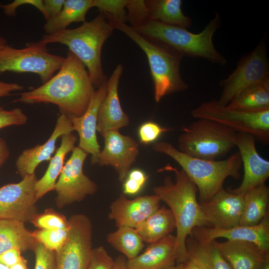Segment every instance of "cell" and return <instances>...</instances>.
<instances>
[{
	"mask_svg": "<svg viewBox=\"0 0 269 269\" xmlns=\"http://www.w3.org/2000/svg\"><path fill=\"white\" fill-rule=\"evenodd\" d=\"M95 91L84 64L68 51L58 72L37 88L20 93L13 102L52 103L61 114L78 117L86 111Z\"/></svg>",
	"mask_w": 269,
	"mask_h": 269,
	"instance_id": "6da1fadb",
	"label": "cell"
},
{
	"mask_svg": "<svg viewBox=\"0 0 269 269\" xmlns=\"http://www.w3.org/2000/svg\"><path fill=\"white\" fill-rule=\"evenodd\" d=\"M175 176L173 181L166 176L163 184L153 188L154 194L165 203L172 213L176 223L175 254L177 264L184 263L188 259L186 241L194 228L211 227L206 220L196 197L197 188L184 171L170 165L165 167Z\"/></svg>",
	"mask_w": 269,
	"mask_h": 269,
	"instance_id": "7a4b0ae2",
	"label": "cell"
},
{
	"mask_svg": "<svg viewBox=\"0 0 269 269\" xmlns=\"http://www.w3.org/2000/svg\"><path fill=\"white\" fill-rule=\"evenodd\" d=\"M113 31L105 15L100 12L93 19L77 28L45 34L39 41L45 45L58 43L67 46L86 66L94 88L98 89L108 80L102 68L101 52Z\"/></svg>",
	"mask_w": 269,
	"mask_h": 269,
	"instance_id": "3957f363",
	"label": "cell"
},
{
	"mask_svg": "<svg viewBox=\"0 0 269 269\" xmlns=\"http://www.w3.org/2000/svg\"><path fill=\"white\" fill-rule=\"evenodd\" d=\"M221 24V16L216 12L214 18L198 33L191 32L185 28L151 20L133 28L145 38L164 45L183 56L201 58L223 66L227 61L217 51L213 42V36Z\"/></svg>",
	"mask_w": 269,
	"mask_h": 269,
	"instance_id": "277c9868",
	"label": "cell"
},
{
	"mask_svg": "<svg viewBox=\"0 0 269 269\" xmlns=\"http://www.w3.org/2000/svg\"><path fill=\"white\" fill-rule=\"evenodd\" d=\"M154 151L165 154L176 161L196 185L199 192V203L208 201L223 189L228 177L238 179L242 162L238 151L228 158L210 160L185 154L166 141L155 142Z\"/></svg>",
	"mask_w": 269,
	"mask_h": 269,
	"instance_id": "5b68a950",
	"label": "cell"
},
{
	"mask_svg": "<svg viewBox=\"0 0 269 269\" xmlns=\"http://www.w3.org/2000/svg\"><path fill=\"white\" fill-rule=\"evenodd\" d=\"M111 26L124 33L145 54L153 83L154 99L158 103L164 96L184 91L188 85L180 73L183 56L172 49L143 36L127 23L107 17Z\"/></svg>",
	"mask_w": 269,
	"mask_h": 269,
	"instance_id": "8992f818",
	"label": "cell"
},
{
	"mask_svg": "<svg viewBox=\"0 0 269 269\" xmlns=\"http://www.w3.org/2000/svg\"><path fill=\"white\" fill-rule=\"evenodd\" d=\"M182 131L178 149L193 157L215 160L236 147L237 133L212 121L199 119Z\"/></svg>",
	"mask_w": 269,
	"mask_h": 269,
	"instance_id": "52a82bcc",
	"label": "cell"
},
{
	"mask_svg": "<svg viewBox=\"0 0 269 269\" xmlns=\"http://www.w3.org/2000/svg\"><path fill=\"white\" fill-rule=\"evenodd\" d=\"M194 118L214 121L237 133L253 135L263 143L269 142V110L248 112L221 104L217 100L202 103L192 110Z\"/></svg>",
	"mask_w": 269,
	"mask_h": 269,
	"instance_id": "ba28073f",
	"label": "cell"
},
{
	"mask_svg": "<svg viewBox=\"0 0 269 269\" xmlns=\"http://www.w3.org/2000/svg\"><path fill=\"white\" fill-rule=\"evenodd\" d=\"M64 59L65 57L50 53L46 45L39 41L28 43L20 49L7 45L0 50V73L36 74L43 84L61 68Z\"/></svg>",
	"mask_w": 269,
	"mask_h": 269,
	"instance_id": "9c48e42d",
	"label": "cell"
},
{
	"mask_svg": "<svg viewBox=\"0 0 269 269\" xmlns=\"http://www.w3.org/2000/svg\"><path fill=\"white\" fill-rule=\"evenodd\" d=\"M269 79V62L267 46L263 40L249 53L242 57L236 69L220 81L222 92L218 102L227 105L243 90Z\"/></svg>",
	"mask_w": 269,
	"mask_h": 269,
	"instance_id": "30bf717a",
	"label": "cell"
},
{
	"mask_svg": "<svg viewBox=\"0 0 269 269\" xmlns=\"http://www.w3.org/2000/svg\"><path fill=\"white\" fill-rule=\"evenodd\" d=\"M68 220V237L56 252V269H88L93 250L91 220L82 214L73 215Z\"/></svg>",
	"mask_w": 269,
	"mask_h": 269,
	"instance_id": "8fae6325",
	"label": "cell"
},
{
	"mask_svg": "<svg viewBox=\"0 0 269 269\" xmlns=\"http://www.w3.org/2000/svg\"><path fill=\"white\" fill-rule=\"evenodd\" d=\"M88 155L79 146L72 151L55 186V200L58 208L81 201L96 192L97 184L83 172L84 163Z\"/></svg>",
	"mask_w": 269,
	"mask_h": 269,
	"instance_id": "7c38bea8",
	"label": "cell"
},
{
	"mask_svg": "<svg viewBox=\"0 0 269 269\" xmlns=\"http://www.w3.org/2000/svg\"><path fill=\"white\" fill-rule=\"evenodd\" d=\"M16 183L0 188V220L31 221L39 214L36 198L35 173L25 176Z\"/></svg>",
	"mask_w": 269,
	"mask_h": 269,
	"instance_id": "4fadbf2b",
	"label": "cell"
},
{
	"mask_svg": "<svg viewBox=\"0 0 269 269\" xmlns=\"http://www.w3.org/2000/svg\"><path fill=\"white\" fill-rule=\"evenodd\" d=\"M103 136L105 144L97 164L100 166H112L118 173L119 180L123 183L138 155V143L119 130L109 131Z\"/></svg>",
	"mask_w": 269,
	"mask_h": 269,
	"instance_id": "5bb4252c",
	"label": "cell"
},
{
	"mask_svg": "<svg viewBox=\"0 0 269 269\" xmlns=\"http://www.w3.org/2000/svg\"><path fill=\"white\" fill-rule=\"evenodd\" d=\"M255 137L250 134L237 133L236 147L244 167V177L239 187L230 191L244 195L249 191L265 184L269 177V161L258 153Z\"/></svg>",
	"mask_w": 269,
	"mask_h": 269,
	"instance_id": "9a60e30c",
	"label": "cell"
},
{
	"mask_svg": "<svg viewBox=\"0 0 269 269\" xmlns=\"http://www.w3.org/2000/svg\"><path fill=\"white\" fill-rule=\"evenodd\" d=\"M190 236L203 243H208L219 238L230 241L248 242L269 253V215L267 214L259 224L253 226L239 225L228 229L196 227Z\"/></svg>",
	"mask_w": 269,
	"mask_h": 269,
	"instance_id": "2e32d148",
	"label": "cell"
},
{
	"mask_svg": "<svg viewBox=\"0 0 269 269\" xmlns=\"http://www.w3.org/2000/svg\"><path fill=\"white\" fill-rule=\"evenodd\" d=\"M199 204L211 227L228 229L240 225L244 206L243 195L223 188L208 201Z\"/></svg>",
	"mask_w": 269,
	"mask_h": 269,
	"instance_id": "e0dca14e",
	"label": "cell"
},
{
	"mask_svg": "<svg viewBox=\"0 0 269 269\" xmlns=\"http://www.w3.org/2000/svg\"><path fill=\"white\" fill-rule=\"evenodd\" d=\"M107 92V82L95 90L88 107L81 116L69 117L79 136L78 146L91 155V163L97 164L101 152L96 135L98 113Z\"/></svg>",
	"mask_w": 269,
	"mask_h": 269,
	"instance_id": "ac0fdd59",
	"label": "cell"
},
{
	"mask_svg": "<svg viewBox=\"0 0 269 269\" xmlns=\"http://www.w3.org/2000/svg\"><path fill=\"white\" fill-rule=\"evenodd\" d=\"M160 202L155 194L129 199L122 194L111 204L108 217L115 222L118 228L135 229L160 207Z\"/></svg>",
	"mask_w": 269,
	"mask_h": 269,
	"instance_id": "d6986e66",
	"label": "cell"
},
{
	"mask_svg": "<svg viewBox=\"0 0 269 269\" xmlns=\"http://www.w3.org/2000/svg\"><path fill=\"white\" fill-rule=\"evenodd\" d=\"M123 71L118 64L107 81V92L98 113L97 131L103 136L109 131L119 130L130 124V119L122 108L118 94L119 81Z\"/></svg>",
	"mask_w": 269,
	"mask_h": 269,
	"instance_id": "ffe728a7",
	"label": "cell"
},
{
	"mask_svg": "<svg viewBox=\"0 0 269 269\" xmlns=\"http://www.w3.org/2000/svg\"><path fill=\"white\" fill-rule=\"evenodd\" d=\"M74 131L70 118L60 114L54 129L48 139L42 144L24 149L17 157L15 165L17 171L23 178L27 175L35 173L37 166L44 161H50L55 150L57 139L62 135Z\"/></svg>",
	"mask_w": 269,
	"mask_h": 269,
	"instance_id": "44dd1931",
	"label": "cell"
},
{
	"mask_svg": "<svg viewBox=\"0 0 269 269\" xmlns=\"http://www.w3.org/2000/svg\"><path fill=\"white\" fill-rule=\"evenodd\" d=\"M213 242L232 269H261L269 260V253L252 243L230 240Z\"/></svg>",
	"mask_w": 269,
	"mask_h": 269,
	"instance_id": "7402d4cb",
	"label": "cell"
},
{
	"mask_svg": "<svg viewBox=\"0 0 269 269\" xmlns=\"http://www.w3.org/2000/svg\"><path fill=\"white\" fill-rule=\"evenodd\" d=\"M175 236L170 234L149 245L140 255L127 260L129 269H164L175 265Z\"/></svg>",
	"mask_w": 269,
	"mask_h": 269,
	"instance_id": "603a6c76",
	"label": "cell"
},
{
	"mask_svg": "<svg viewBox=\"0 0 269 269\" xmlns=\"http://www.w3.org/2000/svg\"><path fill=\"white\" fill-rule=\"evenodd\" d=\"M77 140V136L72 133L61 136L60 146L50 160L44 174L36 182V198L37 201L48 192L54 190L57 179L64 166L65 156L75 148Z\"/></svg>",
	"mask_w": 269,
	"mask_h": 269,
	"instance_id": "cb8c5ba5",
	"label": "cell"
},
{
	"mask_svg": "<svg viewBox=\"0 0 269 269\" xmlns=\"http://www.w3.org/2000/svg\"><path fill=\"white\" fill-rule=\"evenodd\" d=\"M37 241L24 222L15 220H0V255L13 248L20 252L33 251Z\"/></svg>",
	"mask_w": 269,
	"mask_h": 269,
	"instance_id": "d4e9b609",
	"label": "cell"
},
{
	"mask_svg": "<svg viewBox=\"0 0 269 269\" xmlns=\"http://www.w3.org/2000/svg\"><path fill=\"white\" fill-rule=\"evenodd\" d=\"M144 243L150 245L161 240L176 229L174 217L171 210L159 207L136 228Z\"/></svg>",
	"mask_w": 269,
	"mask_h": 269,
	"instance_id": "484cf974",
	"label": "cell"
},
{
	"mask_svg": "<svg viewBox=\"0 0 269 269\" xmlns=\"http://www.w3.org/2000/svg\"><path fill=\"white\" fill-rule=\"evenodd\" d=\"M149 20L185 28L192 26V21L181 9V0H145Z\"/></svg>",
	"mask_w": 269,
	"mask_h": 269,
	"instance_id": "4316f807",
	"label": "cell"
},
{
	"mask_svg": "<svg viewBox=\"0 0 269 269\" xmlns=\"http://www.w3.org/2000/svg\"><path fill=\"white\" fill-rule=\"evenodd\" d=\"M186 247L187 260L200 269H232L213 241L203 243L189 236L186 241Z\"/></svg>",
	"mask_w": 269,
	"mask_h": 269,
	"instance_id": "83f0119b",
	"label": "cell"
},
{
	"mask_svg": "<svg viewBox=\"0 0 269 269\" xmlns=\"http://www.w3.org/2000/svg\"><path fill=\"white\" fill-rule=\"evenodd\" d=\"M92 7L93 0H65L60 12L44 24L46 34L65 30L73 22H84L87 13Z\"/></svg>",
	"mask_w": 269,
	"mask_h": 269,
	"instance_id": "f1b7e54d",
	"label": "cell"
},
{
	"mask_svg": "<svg viewBox=\"0 0 269 269\" xmlns=\"http://www.w3.org/2000/svg\"><path fill=\"white\" fill-rule=\"evenodd\" d=\"M243 197L240 225L255 226L269 214V188L265 184L260 185L247 192Z\"/></svg>",
	"mask_w": 269,
	"mask_h": 269,
	"instance_id": "f546056e",
	"label": "cell"
},
{
	"mask_svg": "<svg viewBox=\"0 0 269 269\" xmlns=\"http://www.w3.org/2000/svg\"><path fill=\"white\" fill-rule=\"evenodd\" d=\"M227 106L253 113L269 110V79L243 90Z\"/></svg>",
	"mask_w": 269,
	"mask_h": 269,
	"instance_id": "4dcf8cb0",
	"label": "cell"
},
{
	"mask_svg": "<svg viewBox=\"0 0 269 269\" xmlns=\"http://www.w3.org/2000/svg\"><path fill=\"white\" fill-rule=\"evenodd\" d=\"M107 242L122 253L127 260L137 256L144 246L142 238L135 229L121 227L107 236Z\"/></svg>",
	"mask_w": 269,
	"mask_h": 269,
	"instance_id": "1f68e13d",
	"label": "cell"
},
{
	"mask_svg": "<svg viewBox=\"0 0 269 269\" xmlns=\"http://www.w3.org/2000/svg\"><path fill=\"white\" fill-rule=\"evenodd\" d=\"M37 242L47 249L57 252L65 242L69 233V227L57 230L38 229L32 232Z\"/></svg>",
	"mask_w": 269,
	"mask_h": 269,
	"instance_id": "d6a6232c",
	"label": "cell"
},
{
	"mask_svg": "<svg viewBox=\"0 0 269 269\" xmlns=\"http://www.w3.org/2000/svg\"><path fill=\"white\" fill-rule=\"evenodd\" d=\"M128 0H93V7H97L106 17H111L126 23V6Z\"/></svg>",
	"mask_w": 269,
	"mask_h": 269,
	"instance_id": "836d02e7",
	"label": "cell"
},
{
	"mask_svg": "<svg viewBox=\"0 0 269 269\" xmlns=\"http://www.w3.org/2000/svg\"><path fill=\"white\" fill-rule=\"evenodd\" d=\"M30 223L39 229L57 230L69 227L68 220L63 215L50 209L38 214Z\"/></svg>",
	"mask_w": 269,
	"mask_h": 269,
	"instance_id": "e575fe53",
	"label": "cell"
},
{
	"mask_svg": "<svg viewBox=\"0 0 269 269\" xmlns=\"http://www.w3.org/2000/svg\"><path fill=\"white\" fill-rule=\"evenodd\" d=\"M127 21L131 27H138L149 20L147 7L144 0H128Z\"/></svg>",
	"mask_w": 269,
	"mask_h": 269,
	"instance_id": "d590c367",
	"label": "cell"
},
{
	"mask_svg": "<svg viewBox=\"0 0 269 269\" xmlns=\"http://www.w3.org/2000/svg\"><path fill=\"white\" fill-rule=\"evenodd\" d=\"M148 176L140 169H133L129 172L123 183V194L134 195L138 193L145 185Z\"/></svg>",
	"mask_w": 269,
	"mask_h": 269,
	"instance_id": "8d00e7d4",
	"label": "cell"
},
{
	"mask_svg": "<svg viewBox=\"0 0 269 269\" xmlns=\"http://www.w3.org/2000/svg\"><path fill=\"white\" fill-rule=\"evenodd\" d=\"M169 129L162 127L152 121H147L139 126L138 136L141 143L148 144L155 142L157 138Z\"/></svg>",
	"mask_w": 269,
	"mask_h": 269,
	"instance_id": "74e56055",
	"label": "cell"
},
{
	"mask_svg": "<svg viewBox=\"0 0 269 269\" xmlns=\"http://www.w3.org/2000/svg\"><path fill=\"white\" fill-rule=\"evenodd\" d=\"M35 256L34 269H56V252L37 243L33 251Z\"/></svg>",
	"mask_w": 269,
	"mask_h": 269,
	"instance_id": "f35d334b",
	"label": "cell"
},
{
	"mask_svg": "<svg viewBox=\"0 0 269 269\" xmlns=\"http://www.w3.org/2000/svg\"><path fill=\"white\" fill-rule=\"evenodd\" d=\"M115 260L103 246L93 249L88 269H114Z\"/></svg>",
	"mask_w": 269,
	"mask_h": 269,
	"instance_id": "ab89813d",
	"label": "cell"
},
{
	"mask_svg": "<svg viewBox=\"0 0 269 269\" xmlns=\"http://www.w3.org/2000/svg\"><path fill=\"white\" fill-rule=\"evenodd\" d=\"M27 120V115L21 109L15 108L7 110L0 105V129L11 126L24 125Z\"/></svg>",
	"mask_w": 269,
	"mask_h": 269,
	"instance_id": "60d3db41",
	"label": "cell"
},
{
	"mask_svg": "<svg viewBox=\"0 0 269 269\" xmlns=\"http://www.w3.org/2000/svg\"><path fill=\"white\" fill-rule=\"evenodd\" d=\"M24 4L31 5L39 10L43 14L46 20L47 16L45 10L43 0H14L10 3L3 4L1 7L4 13L8 16H14L18 7Z\"/></svg>",
	"mask_w": 269,
	"mask_h": 269,
	"instance_id": "b9f144b4",
	"label": "cell"
},
{
	"mask_svg": "<svg viewBox=\"0 0 269 269\" xmlns=\"http://www.w3.org/2000/svg\"><path fill=\"white\" fill-rule=\"evenodd\" d=\"M23 258L21 256L20 250L13 248L0 255V262L7 267L10 268L20 262Z\"/></svg>",
	"mask_w": 269,
	"mask_h": 269,
	"instance_id": "7bdbcfd3",
	"label": "cell"
},
{
	"mask_svg": "<svg viewBox=\"0 0 269 269\" xmlns=\"http://www.w3.org/2000/svg\"><path fill=\"white\" fill-rule=\"evenodd\" d=\"M65 0H44L45 10L47 20L54 17L61 10Z\"/></svg>",
	"mask_w": 269,
	"mask_h": 269,
	"instance_id": "ee69618b",
	"label": "cell"
},
{
	"mask_svg": "<svg viewBox=\"0 0 269 269\" xmlns=\"http://www.w3.org/2000/svg\"><path fill=\"white\" fill-rule=\"evenodd\" d=\"M23 89V86L17 83L0 81V97L10 96L12 92Z\"/></svg>",
	"mask_w": 269,
	"mask_h": 269,
	"instance_id": "f6af8a7d",
	"label": "cell"
},
{
	"mask_svg": "<svg viewBox=\"0 0 269 269\" xmlns=\"http://www.w3.org/2000/svg\"><path fill=\"white\" fill-rule=\"evenodd\" d=\"M10 155L9 149L5 140L0 136V169Z\"/></svg>",
	"mask_w": 269,
	"mask_h": 269,
	"instance_id": "bcb514c9",
	"label": "cell"
},
{
	"mask_svg": "<svg viewBox=\"0 0 269 269\" xmlns=\"http://www.w3.org/2000/svg\"><path fill=\"white\" fill-rule=\"evenodd\" d=\"M114 269H129L127 259L123 256H119L115 260Z\"/></svg>",
	"mask_w": 269,
	"mask_h": 269,
	"instance_id": "7dc6e473",
	"label": "cell"
},
{
	"mask_svg": "<svg viewBox=\"0 0 269 269\" xmlns=\"http://www.w3.org/2000/svg\"><path fill=\"white\" fill-rule=\"evenodd\" d=\"M9 268L10 269H28L27 265V260L23 258L20 262Z\"/></svg>",
	"mask_w": 269,
	"mask_h": 269,
	"instance_id": "c3c4849f",
	"label": "cell"
},
{
	"mask_svg": "<svg viewBox=\"0 0 269 269\" xmlns=\"http://www.w3.org/2000/svg\"><path fill=\"white\" fill-rule=\"evenodd\" d=\"M183 269H200V268L196 265L192 261L187 260L183 265Z\"/></svg>",
	"mask_w": 269,
	"mask_h": 269,
	"instance_id": "681fc988",
	"label": "cell"
},
{
	"mask_svg": "<svg viewBox=\"0 0 269 269\" xmlns=\"http://www.w3.org/2000/svg\"><path fill=\"white\" fill-rule=\"evenodd\" d=\"M8 45L6 39L3 36L0 35V50L5 48Z\"/></svg>",
	"mask_w": 269,
	"mask_h": 269,
	"instance_id": "f907efd6",
	"label": "cell"
},
{
	"mask_svg": "<svg viewBox=\"0 0 269 269\" xmlns=\"http://www.w3.org/2000/svg\"><path fill=\"white\" fill-rule=\"evenodd\" d=\"M184 263L177 264L173 266H171L164 269H183Z\"/></svg>",
	"mask_w": 269,
	"mask_h": 269,
	"instance_id": "816d5d0a",
	"label": "cell"
},
{
	"mask_svg": "<svg viewBox=\"0 0 269 269\" xmlns=\"http://www.w3.org/2000/svg\"><path fill=\"white\" fill-rule=\"evenodd\" d=\"M261 269H269V260H268Z\"/></svg>",
	"mask_w": 269,
	"mask_h": 269,
	"instance_id": "f5cc1de1",
	"label": "cell"
},
{
	"mask_svg": "<svg viewBox=\"0 0 269 269\" xmlns=\"http://www.w3.org/2000/svg\"><path fill=\"white\" fill-rule=\"evenodd\" d=\"M0 269H10V268L0 262Z\"/></svg>",
	"mask_w": 269,
	"mask_h": 269,
	"instance_id": "db71d44e",
	"label": "cell"
},
{
	"mask_svg": "<svg viewBox=\"0 0 269 269\" xmlns=\"http://www.w3.org/2000/svg\"><path fill=\"white\" fill-rule=\"evenodd\" d=\"M3 4L0 2V9L1 8Z\"/></svg>",
	"mask_w": 269,
	"mask_h": 269,
	"instance_id": "11a10c76",
	"label": "cell"
}]
</instances>
